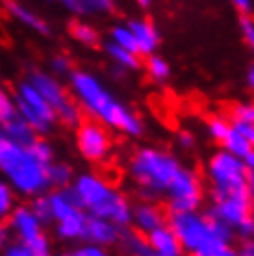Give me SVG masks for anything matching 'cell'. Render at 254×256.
Segmentation results:
<instances>
[{
	"instance_id": "18",
	"label": "cell",
	"mask_w": 254,
	"mask_h": 256,
	"mask_svg": "<svg viewBox=\"0 0 254 256\" xmlns=\"http://www.w3.org/2000/svg\"><path fill=\"white\" fill-rule=\"evenodd\" d=\"M60 4L76 19H91L110 15L115 10V0H60Z\"/></svg>"
},
{
	"instance_id": "35",
	"label": "cell",
	"mask_w": 254,
	"mask_h": 256,
	"mask_svg": "<svg viewBox=\"0 0 254 256\" xmlns=\"http://www.w3.org/2000/svg\"><path fill=\"white\" fill-rule=\"evenodd\" d=\"M65 256H110V254H108V249H104L100 245L84 242V244L72 247Z\"/></svg>"
},
{
	"instance_id": "29",
	"label": "cell",
	"mask_w": 254,
	"mask_h": 256,
	"mask_svg": "<svg viewBox=\"0 0 254 256\" xmlns=\"http://www.w3.org/2000/svg\"><path fill=\"white\" fill-rule=\"evenodd\" d=\"M230 128H232V121L224 119L222 116H214L206 121V132H208V136H210L216 143H219V145H221L222 141H224V138L228 136Z\"/></svg>"
},
{
	"instance_id": "51",
	"label": "cell",
	"mask_w": 254,
	"mask_h": 256,
	"mask_svg": "<svg viewBox=\"0 0 254 256\" xmlns=\"http://www.w3.org/2000/svg\"><path fill=\"white\" fill-rule=\"evenodd\" d=\"M50 256H65V254H50Z\"/></svg>"
},
{
	"instance_id": "40",
	"label": "cell",
	"mask_w": 254,
	"mask_h": 256,
	"mask_svg": "<svg viewBox=\"0 0 254 256\" xmlns=\"http://www.w3.org/2000/svg\"><path fill=\"white\" fill-rule=\"evenodd\" d=\"M243 136H245V140L250 143V147L254 148V124H234Z\"/></svg>"
},
{
	"instance_id": "2",
	"label": "cell",
	"mask_w": 254,
	"mask_h": 256,
	"mask_svg": "<svg viewBox=\"0 0 254 256\" xmlns=\"http://www.w3.org/2000/svg\"><path fill=\"white\" fill-rule=\"evenodd\" d=\"M0 178L19 197L26 198H36L52 190L48 166L39 160L30 145H19L10 140L0 143Z\"/></svg>"
},
{
	"instance_id": "4",
	"label": "cell",
	"mask_w": 254,
	"mask_h": 256,
	"mask_svg": "<svg viewBox=\"0 0 254 256\" xmlns=\"http://www.w3.org/2000/svg\"><path fill=\"white\" fill-rule=\"evenodd\" d=\"M126 169L145 200H154L166 195L182 164L171 150L145 145L134 150Z\"/></svg>"
},
{
	"instance_id": "41",
	"label": "cell",
	"mask_w": 254,
	"mask_h": 256,
	"mask_svg": "<svg viewBox=\"0 0 254 256\" xmlns=\"http://www.w3.org/2000/svg\"><path fill=\"white\" fill-rule=\"evenodd\" d=\"M238 252H240V256H254V244L250 240L243 242L242 247L238 249Z\"/></svg>"
},
{
	"instance_id": "36",
	"label": "cell",
	"mask_w": 254,
	"mask_h": 256,
	"mask_svg": "<svg viewBox=\"0 0 254 256\" xmlns=\"http://www.w3.org/2000/svg\"><path fill=\"white\" fill-rule=\"evenodd\" d=\"M0 256H38V254H34L24 244L13 240V242H8V244L0 249Z\"/></svg>"
},
{
	"instance_id": "49",
	"label": "cell",
	"mask_w": 254,
	"mask_h": 256,
	"mask_svg": "<svg viewBox=\"0 0 254 256\" xmlns=\"http://www.w3.org/2000/svg\"><path fill=\"white\" fill-rule=\"evenodd\" d=\"M44 2H48V4H54V2H60V0H44Z\"/></svg>"
},
{
	"instance_id": "53",
	"label": "cell",
	"mask_w": 254,
	"mask_h": 256,
	"mask_svg": "<svg viewBox=\"0 0 254 256\" xmlns=\"http://www.w3.org/2000/svg\"><path fill=\"white\" fill-rule=\"evenodd\" d=\"M252 2H254V0H252Z\"/></svg>"
},
{
	"instance_id": "27",
	"label": "cell",
	"mask_w": 254,
	"mask_h": 256,
	"mask_svg": "<svg viewBox=\"0 0 254 256\" xmlns=\"http://www.w3.org/2000/svg\"><path fill=\"white\" fill-rule=\"evenodd\" d=\"M17 193L13 192V188L0 178V224H6L13 210L17 208Z\"/></svg>"
},
{
	"instance_id": "26",
	"label": "cell",
	"mask_w": 254,
	"mask_h": 256,
	"mask_svg": "<svg viewBox=\"0 0 254 256\" xmlns=\"http://www.w3.org/2000/svg\"><path fill=\"white\" fill-rule=\"evenodd\" d=\"M145 70L148 78L156 84H164L171 76V65L166 58H162L158 54H152L145 60Z\"/></svg>"
},
{
	"instance_id": "16",
	"label": "cell",
	"mask_w": 254,
	"mask_h": 256,
	"mask_svg": "<svg viewBox=\"0 0 254 256\" xmlns=\"http://www.w3.org/2000/svg\"><path fill=\"white\" fill-rule=\"evenodd\" d=\"M4 12L15 22H19V24H22L24 28L32 30V32L39 34V36H48L50 34L48 22L41 15H38V13L34 12L32 8L22 4L20 0H4Z\"/></svg>"
},
{
	"instance_id": "48",
	"label": "cell",
	"mask_w": 254,
	"mask_h": 256,
	"mask_svg": "<svg viewBox=\"0 0 254 256\" xmlns=\"http://www.w3.org/2000/svg\"><path fill=\"white\" fill-rule=\"evenodd\" d=\"M6 140V134H4V122L0 121V143Z\"/></svg>"
},
{
	"instance_id": "30",
	"label": "cell",
	"mask_w": 254,
	"mask_h": 256,
	"mask_svg": "<svg viewBox=\"0 0 254 256\" xmlns=\"http://www.w3.org/2000/svg\"><path fill=\"white\" fill-rule=\"evenodd\" d=\"M232 124H254V100L238 102L230 108Z\"/></svg>"
},
{
	"instance_id": "7",
	"label": "cell",
	"mask_w": 254,
	"mask_h": 256,
	"mask_svg": "<svg viewBox=\"0 0 254 256\" xmlns=\"http://www.w3.org/2000/svg\"><path fill=\"white\" fill-rule=\"evenodd\" d=\"M52 206V216H54V234L60 242L67 244H76L84 242L86 234V224H88V214L78 202L76 195L70 188L62 190H50L46 193Z\"/></svg>"
},
{
	"instance_id": "5",
	"label": "cell",
	"mask_w": 254,
	"mask_h": 256,
	"mask_svg": "<svg viewBox=\"0 0 254 256\" xmlns=\"http://www.w3.org/2000/svg\"><path fill=\"white\" fill-rule=\"evenodd\" d=\"M167 224L176 234L186 256H221L228 247H232L217 236L208 212L169 214Z\"/></svg>"
},
{
	"instance_id": "17",
	"label": "cell",
	"mask_w": 254,
	"mask_h": 256,
	"mask_svg": "<svg viewBox=\"0 0 254 256\" xmlns=\"http://www.w3.org/2000/svg\"><path fill=\"white\" fill-rule=\"evenodd\" d=\"M128 26L132 30L136 43H138V52L143 58H148L156 54V50L160 48L162 38H160L158 28L154 26L152 20L148 19H132L128 20Z\"/></svg>"
},
{
	"instance_id": "15",
	"label": "cell",
	"mask_w": 254,
	"mask_h": 256,
	"mask_svg": "<svg viewBox=\"0 0 254 256\" xmlns=\"http://www.w3.org/2000/svg\"><path fill=\"white\" fill-rule=\"evenodd\" d=\"M122 232H124V228L117 226V224L112 223V221H108V219L89 216L88 224H86L84 242L100 245V247H104V249H110V247L119 245Z\"/></svg>"
},
{
	"instance_id": "11",
	"label": "cell",
	"mask_w": 254,
	"mask_h": 256,
	"mask_svg": "<svg viewBox=\"0 0 254 256\" xmlns=\"http://www.w3.org/2000/svg\"><path fill=\"white\" fill-rule=\"evenodd\" d=\"M8 230L15 242L24 244L34 254L50 256V240L44 234V224L34 214L30 204H17L13 214L8 219Z\"/></svg>"
},
{
	"instance_id": "24",
	"label": "cell",
	"mask_w": 254,
	"mask_h": 256,
	"mask_svg": "<svg viewBox=\"0 0 254 256\" xmlns=\"http://www.w3.org/2000/svg\"><path fill=\"white\" fill-rule=\"evenodd\" d=\"M48 178H50L52 190H62V188H70L76 178V174L72 171V167L65 162L54 160L48 166Z\"/></svg>"
},
{
	"instance_id": "12",
	"label": "cell",
	"mask_w": 254,
	"mask_h": 256,
	"mask_svg": "<svg viewBox=\"0 0 254 256\" xmlns=\"http://www.w3.org/2000/svg\"><path fill=\"white\" fill-rule=\"evenodd\" d=\"M166 198L169 214L200 210L204 202V186L197 171L182 166L167 190Z\"/></svg>"
},
{
	"instance_id": "9",
	"label": "cell",
	"mask_w": 254,
	"mask_h": 256,
	"mask_svg": "<svg viewBox=\"0 0 254 256\" xmlns=\"http://www.w3.org/2000/svg\"><path fill=\"white\" fill-rule=\"evenodd\" d=\"M13 100H15L17 116L22 117L39 138H44L54 130L58 122L56 112L28 80L20 82L15 88Z\"/></svg>"
},
{
	"instance_id": "14",
	"label": "cell",
	"mask_w": 254,
	"mask_h": 256,
	"mask_svg": "<svg viewBox=\"0 0 254 256\" xmlns=\"http://www.w3.org/2000/svg\"><path fill=\"white\" fill-rule=\"evenodd\" d=\"M167 219L169 216L154 200H141L138 204H134L132 226L134 230H138L143 236H148L154 230H158L160 226L167 224Z\"/></svg>"
},
{
	"instance_id": "33",
	"label": "cell",
	"mask_w": 254,
	"mask_h": 256,
	"mask_svg": "<svg viewBox=\"0 0 254 256\" xmlns=\"http://www.w3.org/2000/svg\"><path fill=\"white\" fill-rule=\"evenodd\" d=\"M36 156H38L39 160L44 162L46 166H50L52 162L56 160V154H54V147H52L48 141L44 140V138H38V140L34 141L32 145H30Z\"/></svg>"
},
{
	"instance_id": "28",
	"label": "cell",
	"mask_w": 254,
	"mask_h": 256,
	"mask_svg": "<svg viewBox=\"0 0 254 256\" xmlns=\"http://www.w3.org/2000/svg\"><path fill=\"white\" fill-rule=\"evenodd\" d=\"M110 41H114L117 43L119 46L122 48H126V50H132L136 54H140L138 52V43H136V38H134L132 30H130V26L128 22H119V24H114L112 26V30H110Z\"/></svg>"
},
{
	"instance_id": "47",
	"label": "cell",
	"mask_w": 254,
	"mask_h": 256,
	"mask_svg": "<svg viewBox=\"0 0 254 256\" xmlns=\"http://www.w3.org/2000/svg\"><path fill=\"white\" fill-rule=\"evenodd\" d=\"M136 2H138V6L140 8H150L154 0H136Z\"/></svg>"
},
{
	"instance_id": "45",
	"label": "cell",
	"mask_w": 254,
	"mask_h": 256,
	"mask_svg": "<svg viewBox=\"0 0 254 256\" xmlns=\"http://www.w3.org/2000/svg\"><path fill=\"white\" fill-rule=\"evenodd\" d=\"M248 197L252 200V208H254V173H250V176H248Z\"/></svg>"
},
{
	"instance_id": "39",
	"label": "cell",
	"mask_w": 254,
	"mask_h": 256,
	"mask_svg": "<svg viewBox=\"0 0 254 256\" xmlns=\"http://www.w3.org/2000/svg\"><path fill=\"white\" fill-rule=\"evenodd\" d=\"M230 4L242 13V15H250V12H252L254 8L252 0H230Z\"/></svg>"
},
{
	"instance_id": "13",
	"label": "cell",
	"mask_w": 254,
	"mask_h": 256,
	"mask_svg": "<svg viewBox=\"0 0 254 256\" xmlns=\"http://www.w3.org/2000/svg\"><path fill=\"white\" fill-rule=\"evenodd\" d=\"M74 143L80 156L91 164H104L114 150L110 128L93 119H88L74 128Z\"/></svg>"
},
{
	"instance_id": "8",
	"label": "cell",
	"mask_w": 254,
	"mask_h": 256,
	"mask_svg": "<svg viewBox=\"0 0 254 256\" xmlns=\"http://www.w3.org/2000/svg\"><path fill=\"white\" fill-rule=\"evenodd\" d=\"M28 82L46 98V102L50 104L58 116V122H62L69 128H76L78 124L84 122V110L76 102V98L72 96L70 90L65 88V84L58 76H54L48 70L36 69L32 70L28 78Z\"/></svg>"
},
{
	"instance_id": "32",
	"label": "cell",
	"mask_w": 254,
	"mask_h": 256,
	"mask_svg": "<svg viewBox=\"0 0 254 256\" xmlns=\"http://www.w3.org/2000/svg\"><path fill=\"white\" fill-rule=\"evenodd\" d=\"M30 206H32L34 214L39 218V221L46 226V224H54V216H52V206L50 200H48V195H39V197L32 198L30 200Z\"/></svg>"
},
{
	"instance_id": "38",
	"label": "cell",
	"mask_w": 254,
	"mask_h": 256,
	"mask_svg": "<svg viewBox=\"0 0 254 256\" xmlns=\"http://www.w3.org/2000/svg\"><path fill=\"white\" fill-rule=\"evenodd\" d=\"M176 143L180 148H184V150H190V148L195 147V143H197V138L195 134L191 132V130H180L176 134Z\"/></svg>"
},
{
	"instance_id": "42",
	"label": "cell",
	"mask_w": 254,
	"mask_h": 256,
	"mask_svg": "<svg viewBox=\"0 0 254 256\" xmlns=\"http://www.w3.org/2000/svg\"><path fill=\"white\" fill-rule=\"evenodd\" d=\"M245 84L250 91H254V64H250L247 67V72H245Z\"/></svg>"
},
{
	"instance_id": "43",
	"label": "cell",
	"mask_w": 254,
	"mask_h": 256,
	"mask_svg": "<svg viewBox=\"0 0 254 256\" xmlns=\"http://www.w3.org/2000/svg\"><path fill=\"white\" fill-rule=\"evenodd\" d=\"M8 238H10V230H8V226L0 224V249H2V247H4V245L10 242Z\"/></svg>"
},
{
	"instance_id": "3",
	"label": "cell",
	"mask_w": 254,
	"mask_h": 256,
	"mask_svg": "<svg viewBox=\"0 0 254 256\" xmlns=\"http://www.w3.org/2000/svg\"><path fill=\"white\" fill-rule=\"evenodd\" d=\"M70 190L88 216L108 219L121 228L132 224L134 204L130 198L98 173L86 171L76 174Z\"/></svg>"
},
{
	"instance_id": "20",
	"label": "cell",
	"mask_w": 254,
	"mask_h": 256,
	"mask_svg": "<svg viewBox=\"0 0 254 256\" xmlns=\"http://www.w3.org/2000/svg\"><path fill=\"white\" fill-rule=\"evenodd\" d=\"M104 54L108 56V60L114 64L115 69L119 70H138L141 67V56L140 54H136L132 50H126V48H122L119 46L117 43L114 41H106L104 43Z\"/></svg>"
},
{
	"instance_id": "44",
	"label": "cell",
	"mask_w": 254,
	"mask_h": 256,
	"mask_svg": "<svg viewBox=\"0 0 254 256\" xmlns=\"http://www.w3.org/2000/svg\"><path fill=\"white\" fill-rule=\"evenodd\" d=\"M243 164L247 166V169L250 171V173H254V148L247 154V156H245V158H243Z\"/></svg>"
},
{
	"instance_id": "23",
	"label": "cell",
	"mask_w": 254,
	"mask_h": 256,
	"mask_svg": "<svg viewBox=\"0 0 254 256\" xmlns=\"http://www.w3.org/2000/svg\"><path fill=\"white\" fill-rule=\"evenodd\" d=\"M69 32H70V38L74 39L76 43H80L82 46H88V48H93V46H96L100 43V34H98V30L86 19L72 20Z\"/></svg>"
},
{
	"instance_id": "52",
	"label": "cell",
	"mask_w": 254,
	"mask_h": 256,
	"mask_svg": "<svg viewBox=\"0 0 254 256\" xmlns=\"http://www.w3.org/2000/svg\"><path fill=\"white\" fill-rule=\"evenodd\" d=\"M252 50H254V46H252Z\"/></svg>"
},
{
	"instance_id": "19",
	"label": "cell",
	"mask_w": 254,
	"mask_h": 256,
	"mask_svg": "<svg viewBox=\"0 0 254 256\" xmlns=\"http://www.w3.org/2000/svg\"><path fill=\"white\" fill-rule=\"evenodd\" d=\"M146 240H148V245H150L154 256H186L184 247L180 245L176 234L172 232L169 224L160 226L158 230L148 234Z\"/></svg>"
},
{
	"instance_id": "6",
	"label": "cell",
	"mask_w": 254,
	"mask_h": 256,
	"mask_svg": "<svg viewBox=\"0 0 254 256\" xmlns=\"http://www.w3.org/2000/svg\"><path fill=\"white\" fill-rule=\"evenodd\" d=\"M204 171H206V178L210 184L212 197L248 192L250 171L243 164L242 158L230 154L224 148H217L210 154Z\"/></svg>"
},
{
	"instance_id": "37",
	"label": "cell",
	"mask_w": 254,
	"mask_h": 256,
	"mask_svg": "<svg viewBox=\"0 0 254 256\" xmlns=\"http://www.w3.org/2000/svg\"><path fill=\"white\" fill-rule=\"evenodd\" d=\"M240 30H242V36L247 41V45L254 46V19L250 15H242V19H240Z\"/></svg>"
},
{
	"instance_id": "21",
	"label": "cell",
	"mask_w": 254,
	"mask_h": 256,
	"mask_svg": "<svg viewBox=\"0 0 254 256\" xmlns=\"http://www.w3.org/2000/svg\"><path fill=\"white\" fill-rule=\"evenodd\" d=\"M4 134H6V140L19 143V145H32L34 141L39 138L34 132V128L19 116L12 117L10 121L4 122Z\"/></svg>"
},
{
	"instance_id": "34",
	"label": "cell",
	"mask_w": 254,
	"mask_h": 256,
	"mask_svg": "<svg viewBox=\"0 0 254 256\" xmlns=\"http://www.w3.org/2000/svg\"><path fill=\"white\" fill-rule=\"evenodd\" d=\"M15 116H17L15 100H13V96L10 95L2 86H0V121L6 122Z\"/></svg>"
},
{
	"instance_id": "22",
	"label": "cell",
	"mask_w": 254,
	"mask_h": 256,
	"mask_svg": "<svg viewBox=\"0 0 254 256\" xmlns=\"http://www.w3.org/2000/svg\"><path fill=\"white\" fill-rule=\"evenodd\" d=\"M117 247L121 249V252L124 256H154L146 236L140 234L138 230H126L124 228L121 242H119Z\"/></svg>"
},
{
	"instance_id": "10",
	"label": "cell",
	"mask_w": 254,
	"mask_h": 256,
	"mask_svg": "<svg viewBox=\"0 0 254 256\" xmlns=\"http://www.w3.org/2000/svg\"><path fill=\"white\" fill-rule=\"evenodd\" d=\"M208 214L232 226L236 230V236H240L243 242L252 238L254 208L248 192L212 197V206L208 208Z\"/></svg>"
},
{
	"instance_id": "46",
	"label": "cell",
	"mask_w": 254,
	"mask_h": 256,
	"mask_svg": "<svg viewBox=\"0 0 254 256\" xmlns=\"http://www.w3.org/2000/svg\"><path fill=\"white\" fill-rule=\"evenodd\" d=\"M221 256H240V252H238V249H234V247H228Z\"/></svg>"
},
{
	"instance_id": "25",
	"label": "cell",
	"mask_w": 254,
	"mask_h": 256,
	"mask_svg": "<svg viewBox=\"0 0 254 256\" xmlns=\"http://www.w3.org/2000/svg\"><path fill=\"white\" fill-rule=\"evenodd\" d=\"M221 148H224V150H228L230 154H234V156H238V158H245L250 150H252V147H250V143H248L247 140H245V136L238 130V128L232 124V128H230L228 136L224 138V141L221 143Z\"/></svg>"
},
{
	"instance_id": "50",
	"label": "cell",
	"mask_w": 254,
	"mask_h": 256,
	"mask_svg": "<svg viewBox=\"0 0 254 256\" xmlns=\"http://www.w3.org/2000/svg\"><path fill=\"white\" fill-rule=\"evenodd\" d=\"M250 242H252V244H254V232H252V238H250Z\"/></svg>"
},
{
	"instance_id": "31",
	"label": "cell",
	"mask_w": 254,
	"mask_h": 256,
	"mask_svg": "<svg viewBox=\"0 0 254 256\" xmlns=\"http://www.w3.org/2000/svg\"><path fill=\"white\" fill-rule=\"evenodd\" d=\"M74 70V64L67 54H54L48 62V72L58 78H69Z\"/></svg>"
},
{
	"instance_id": "1",
	"label": "cell",
	"mask_w": 254,
	"mask_h": 256,
	"mask_svg": "<svg viewBox=\"0 0 254 256\" xmlns=\"http://www.w3.org/2000/svg\"><path fill=\"white\" fill-rule=\"evenodd\" d=\"M69 90L76 98L84 114L106 128H112L128 138H141L145 122L128 104H124L106 88L100 78L91 70L74 69L69 76Z\"/></svg>"
}]
</instances>
